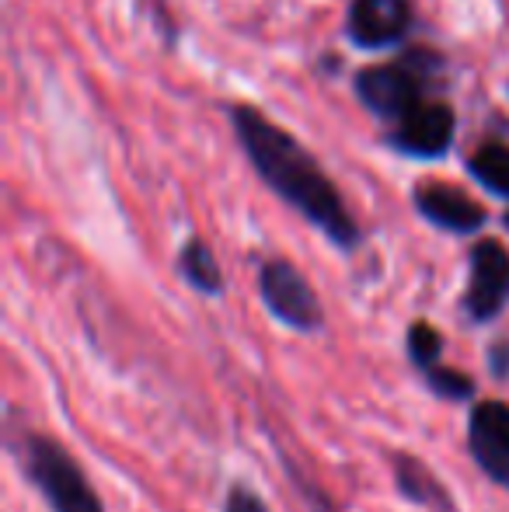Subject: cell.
Masks as SVG:
<instances>
[{
    "instance_id": "obj_1",
    "label": "cell",
    "mask_w": 509,
    "mask_h": 512,
    "mask_svg": "<svg viewBox=\"0 0 509 512\" xmlns=\"http://www.w3.org/2000/svg\"><path fill=\"white\" fill-rule=\"evenodd\" d=\"M234 126L245 143L248 157L258 168V175L279 192L293 209L307 216L328 241H335L339 248H356L360 244V227L353 223L349 209L342 206L335 185L325 178V171L314 164V157L293 140L290 133H283L279 126H272L265 115H258L255 108H234Z\"/></svg>"
},
{
    "instance_id": "obj_2",
    "label": "cell",
    "mask_w": 509,
    "mask_h": 512,
    "mask_svg": "<svg viewBox=\"0 0 509 512\" xmlns=\"http://www.w3.org/2000/svg\"><path fill=\"white\" fill-rule=\"evenodd\" d=\"M25 471L35 481V488L46 495L53 512H102V502L88 485L84 471L53 439H28Z\"/></svg>"
},
{
    "instance_id": "obj_3",
    "label": "cell",
    "mask_w": 509,
    "mask_h": 512,
    "mask_svg": "<svg viewBox=\"0 0 509 512\" xmlns=\"http://www.w3.org/2000/svg\"><path fill=\"white\" fill-rule=\"evenodd\" d=\"M262 300L283 324L297 331H314L321 324V304L307 279L290 262L276 258L262 269Z\"/></svg>"
},
{
    "instance_id": "obj_4",
    "label": "cell",
    "mask_w": 509,
    "mask_h": 512,
    "mask_svg": "<svg viewBox=\"0 0 509 512\" xmlns=\"http://www.w3.org/2000/svg\"><path fill=\"white\" fill-rule=\"evenodd\" d=\"M422 77L426 74L415 67V60L394 63V67H370L356 77V95L370 112L384 119H401L419 105Z\"/></svg>"
},
{
    "instance_id": "obj_5",
    "label": "cell",
    "mask_w": 509,
    "mask_h": 512,
    "mask_svg": "<svg viewBox=\"0 0 509 512\" xmlns=\"http://www.w3.org/2000/svg\"><path fill=\"white\" fill-rule=\"evenodd\" d=\"M509 304V251L499 241H482L471 251V286L464 310L475 321H492Z\"/></svg>"
},
{
    "instance_id": "obj_6",
    "label": "cell",
    "mask_w": 509,
    "mask_h": 512,
    "mask_svg": "<svg viewBox=\"0 0 509 512\" xmlns=\"http://www.w3.org/2000/svg\"><path fill=\"white\" fill-rule=\"evenodd\" d=\"M454 143V112L440 102H419L394 126V147L412 157H440Z\"/></svg>"
},
{
    "instance_id": "obj_7",
    "label": "cell",
    "mask_w": 509,
    "mask_h": 512,
    "mask_svg": "<svg viewBox=\"0 0 509 512\" xmlns=\"http://www.w3.org/2000/svg\"><path fill=\"white\" fill-rule=\"evenodd\" d=\"M408 28V0H353L349 11V35L367 49L387 46L401 39Z\"/></svg>"
},
{
    "instance_id": "obj_8",
    "label": "cell",
    "mask_w": 509,
    "mask_h": 512,
    "mask_svg": "<svg viewBox=\"0 0 509 512\" xmlns=\"http://www.w3.org/2000/svg\"><path fill=\"white\" fill-rule=\"evenodd\" d=\"M415 209L429 223L454 230V234H471V230H478L485 223V209L471 203L464 192L450 189V185H426V189H419L415 192Z\"/></svg>"
},
{
    "instance_id": "obj_9",
    "label": "cell",
    "mask_w": 509,
    "mask_h": 512,
    "mask_svg": "<svg viewBox=\"0 0 509 512\" xmlns=\"http://www.w3.org/2000/svg\"><path fill=\"white\" fill-rule=\"evenodd\" d=\"M394 481H398L401 495H405L408 502H415L419 509L457 512L454 495H450L447 488L433 478V471H429L426 464H419V460L405 457V453H398V457H394Z\"/></svg>"
},
{
    "instance_id": "obj_10",
    "label": "cell",
    "mask_w": 509,
    "mask_h": 512,
    "mask_svg": "<svg viewBox=\"0 0 509 512\" xmlns=\"http://www.w3.org/2000/svg\"><path fill=\"white\" fill-rule=\"evenodd\" d=\"M471 453H475V460H509V405H499V401L475 405V415H471Z\"/></svg>"
},
{
    "instance_id": "obj_11",
    "label": "cell",
    "mask_w": 509,
    "mask_h": 512,
    "mask_svg": "<svg viewBox=\"0 0 509 512\" xmlns=\"http://www.w3.org/2000/svg\"><path fill=\"white\" fill-rule=\"evenodd\" d=\"M182 272L196 290L203 293H220L224 290V276H220V265L213 258V251L203 241H189L182 251Z\"/></svg>"
},
{
    "instance_id": "obj_12",
    "label": "cell",
    "mask_w": 509,
    "mask_h": 512,
    "mask_svg": "<svg viewBox=\"0 0 509 512\" xmlns=\"http://www.w3.org/2000/svg\"><path fill=\"white\" fill-rule=\"evenodd\" d=\"M468 168H471V175L485 185V189L509 199V147L489 143V147H482L475 157H471Z\"/></svg>"
},
{
    "instance_id": "obj_13",
    "label": "cell",
    "mask_w": 509,
    "mask_h": 512,
    "mask_svg": "<svg viewBox=\"0 0 509 512\" xmlns=\"http://www.w3.org/2000/svg\"><path fill=\"white\" fill-rule=\"evenodd\" d=\"M440 352H443V338L436 335V328H429L426 321L408 328V356H412V363L419 366L422 373L440 366Z\"/></svg>"
},
{
    "instance_id": "obj_14",
    "label": "cell",
    "mask_w": 509,
    "mask_h": 512,
    "mask_svg": "<svg viewBox=\"0 0 509 512\" xmlns=\"http://www.w3.org/2000/svg\"><path fill=\"white\" fill-rule=\"evenodd\" d=\"M426 384L433 394L450 398V401H468L471 394H475V380L464 377L461 370H450V366H433V370H426Z\"/></svg>"
},
{
    "instance_id": "obj_15",
    "label": "cell",
    "mask_w": 509,
    "mask_h": 512,
    "mask_svg": "<svg viewBox=\"0 0 509 512\" xmlns=\"http://www.w3.org/2000/svg\"><path fill=\"white\" fill-rule=\"evenodd\" d=\"M224 512H269V509H265V502L258 499V495L252 492V488L234 485L231 492H227Z\"/></svg>"
},
{
    "instance_id": "obj_16",
    "label": "cell",
    "mask_w": 509,
    "mask_h": 512,
    "mask_svg": "<svg viewBox=\"0 0 509 512\" xmlns=\"http://www.w3.org/2000/svg\"><path fill=\"white\" fill-rule=\"evenodd\" d=\"M506 227H509V213H506Z\"/></svg>"
}]
</instances>
